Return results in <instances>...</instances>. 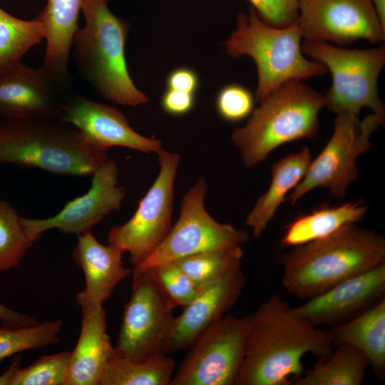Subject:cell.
<instances>
[{"instance_id": "obj_39", "label": "cell", "mask_w": 385, "mask_h": 385, "mask_svg": "<svg viewBox=\"0 0 385 385\" xmlns=\"http://www.w3.org/2000/svg\"><path fill=\"white\" fill-rule=\"evenodd\" d=\"M3 310V304L0 303V313L2 312Z\"/></svg>"}, {"instance_id": "obj_27", "label": "cell", "mask_w": 385, "mask_h": 385, "mask_svg": "<svg viewBox=\"0 0 385 385\" xmlns=\"http://www.w3.org/2000/svg\"><path fill=\"white\" fill-rule=\"evenodd\" d=\"M45 37V26L38 16L24 20L0 7V75L19 63L23 56Z\"/></svg>"}, {"instance_id": "obj_28", "label": "cell", "mask_w": 385, "mask_h": 385, "mask_svg": "<svg viewBox=\"0 0 385 385\" xmlns=\"http://www.w3.org/2000/svg\"><path fill=\"white\" fill-rule=\"evenodd\" d=\"M242 256L241 246H235L186 256L173 262L202 289L240 265Z\"/></svg>"}, {"instance_id": "obj_33", "label": "cell", "mask_w": 385, "mask_h": 385, "mask_svg": "<svg viewBox=\"0 0 385 385\" xmlns=\"http://www.w3.org/2000/svg\"><path fill=\"white\" fill-rule=\"evenodd\" d=\"M253 94L239 84H229L220 89L216 98L219 115L228 122H238L250 116L255 109Z\"/></svg>"}, {"instance_id": "obj_26", "label": "cell", "mask_w": 385, "mask_h": 385, "mask_svg": "<svg viewBox=\"0 0 385 385\" xmlns=\"http://www.w3.org/2000/svg\"><path fill=\"white\" fill-rule=\"evenodd\" d=\"M175 371V361L168 354L135 361L114 351L99 385H171Z\"/></svg>"}, {"instance_id": "obj_17", "label": "cell", "mask_w": 385, "mask_h": 385, "mask_svg": "<svg viewBox=\"0 0 385 385\" xmlns=\"http://www.w3.org/2000/svg\"><path fill=\"white\" fill-rule=\"evenodd\" d=\"M61 121L75 127L92 144L108 149L125 147L148 154L163 148L160 140L137 133L117 108L74 93L64 106Z\"/></svg>"}, {"instance_id": "obj_15", "label": "cell", "mask_w": 385, "mask_h": 385, "mask_svg": "<svg viewBox=\"0 0 385 385\" xmlns=\"http://www.w3.org/2000/svg\"><path fill=\"white\" fill-rule=\"evenodd\" d=\"M91 175L90 189L67 202L56 215L45 219L21 217L25 231L34 242L51 229L77 236L90 232L110 213L120 210L126 190L118 185L119 170L115 162L109 158Z\"/></svg>"}, {"instance_id": "obj_3", "label": "cell", "mask_w": 385, "mask_h": 385, "mask_svg": "<svg viewBox=\"0 0 385 385\" xmlns=\"http://www.w3.org/2000/svg\"><path fill=\"white\" fill-rule=\"evenodd\" d=\"M108 152L63 121L0 118V165L87 176L109 159Z\"/></svg>"}, {"instance_id": "obj_23", "label": "cell", "mask_w": 385, "mask_h": 385, "mask_svg": "<svg viewBox=\"0 0 385 385\" xmlns=\"http://www.w3.org/2000/svg\"><path fill=\"white\" fill-rule=\"evenodd\" d=\"M84 0H48L38 15L46 29V47L42 66L62 77H71L68 62L78 16Z\"/></svg>"}, {"instance_id": "obj_22", "label": "cell", "mask_w": 385, "mask_h": 385, "mask_svg": "<svg viewBox=\"0 0 385 385\" xmlns=\"http://www.w3.org/2000/svg\"><path fill=\"white\" fill-rule=\"evenodd\" d=\"M311 160V150L304 147L273 165L268 189L257 199L245 220L255 237L262 236L278 207L284 201L286 195L304 176Z\"/></svg>"}, {"instance_id": "obj_18", "label": "cell", "mask_w": 385, "mask_h": 385, "mask_svg": "<svg viewBox=\"0 0 385 385\" xmlns=\"http://www.w3.org/2000/svg\"><path fill=\"white\" fill-rule=\"evenodd\" d=\"M245 281L240 265L202 289L175 317L169 354L190 346L201 333L222 317L240 298Z\"/></svg>"}, {"instance_id": "obj_16", "label": "cell", "mask_w": 385, "mask_h": 385, "mask_svg": "<svg viewBox=\"0 0 385 385\" xmlns=\"http://www.w3.org/2000/svg\"><path fill=\"white\" fill-rule=\"evenodd\" d=\"M385 297V262L317 294L291 312L313 326L345 322Z\"/></svg>"}, {"instance_id": "obj_31", "label": "cell", "mask_w": 385, "mask_h": 385, "mask_svg": "<svg viewBox=\"0 0 385 385\" xmlns=\"http://www.w3.org/2000/svg\"><path fill=\"white\" fill-rule=\"evenodd\" d=\"M71 352L61 351L38 358L31 365L20 366L11 385H65Z\"/></svg>"}, {"instance_id": "obj_2", "label": "cell", "mask_w": 385, "mask_h": 385, "mask_svg": "<svg viewBox=\"0 0 385 385\" xmlns=\"http://www.w3.org/2000/svg\"><path fill=\"white\" fill-rule=\"evenodd\" d=\"M282 285L289 294L309 299L385 262V239L356 222L295 246L279 258Z\"/></svg>"}, {"instance_id": "obj_8", "label": "cell", "mask_w": 385, "mask_h": 385, "mask_svg": "<svg viewBox=\"0 0 385 385\" xmlns=\"http://www.w3.org/2000/svg\"><path fill=\"white\" fill-rule=\"evenodd\" d=\"M384 122L373 113L363 120L351 113L337 114L329 140L311 160L304 176L287 197L290 204H296L317 188L327 189L336 198L345 197L349 186L358 175L357 158L370 150L371 137Z\"/></svg>"}, {"instance_id": "obj_24", "label": "cell", "mask_w": 385, "mask_h": 385, "mask_svg": "<svg viewBox=\"0 0 385 385\" xmlns=\"http://www.w3.org/2000/svg\"><path fill=\"white\" fill-rule=\"evenodd\" d=\"M366 211V206L361 201L336 206L322 205L289 222L285 227L281 245L293 247L324 237L346 224L361 220Z\"/></svg>"}, {"instance_id": "obj_10", "label": "cell", "mask_w": 385, "mask_h": 385, "mask_svg": "<svg viewBox=\"0 0 385 385\" xmlns=\"http://www.w3.org/2000/svg\"><path fill=\"white\" fill-rule=\"evenodd\" d=\"M159 172L125 223L114 225L108 242L129 254L133 267H138L165 240L172 227L175 183L180 155L162 148L157 153Z\"/></svg>"}, {"instance_id": "obj_38", "label": "cell", "mask_w": 385, "mask_h": 385, "mask_svg": "<svg viewBox=\"0 0 385 385\" xmlns=\"http://www.w3.org/2000/svg\"><path fill=\"white\" fill-rule=\"evenodd\" d=\"M375 12L385 29V0H370Z\"/></svg>"}, {"instance_id": "obj_19", "label": "cell", "mask_w": 385, "mask_h": 385, "mask_svg": "<svg viewBox=\"0 0 385 385\" xmlns=\"http://www.w3.org/2000/svg\"><path fill=\"white\" fill-rule=\"evenodd\" d=\"M125 252L118 246L104 245L91 231L78 235L72 257L83 272L85 288L76 295V302L103 304L115 287L131 274L123 265Z\"/></svg>"}, {"instance_id": "obj_14", "label": "cell", "mask_w": 385, "mask_h": 385, "mask_svg": "<svg viewBox=\"0 0 385 385\" xmlns=\"http://www.w3.org/2000/svg\"><path fill=\"white\" fill-rule=\"evenodd\" d=\"M302 38L342 46L363 39L382 43V26L370 0H298Z\"/></svg>"}, {"instance_id": "obj_9", "label": "cell", "mask_w": 385, "mask_h": 385, "mask_svg": "<svg viewBox=\"0 0 385 385\" xmlns=\"http://www.w3.org/2000/svg\"><path fill=\"white\" fill-rule=\"evenodd\" d=\"M173 309L149 270H133L132 292L124 307L115 353L135 361L168 354L176 317Z\"/></svg>"}, {"instance_id": "obj_21", "label": "cell", "mask_w": 385, "mask_h": 385, "mask_svg": "<svg viewBox=\"0 0 385 385\" xmlns=\"http://www.w3.org/2000/svg\"><path fill=\"white\" fill-rule=\"evenodd\" d=\"M334 346L348 344L360 350L378 379L385 376V297L355 317L331 326Z\"/></svg>"}, {"instance_id": "obj_7", "label": "cell", "mask_w": 385, "mask_h": 385, "mask_svg": "<svg viewBox=\"0 0 385 385\" xmlns=\"http://www.w3.org/2000/svg\"><path fill=\"white\" fill-rule=\"evenodd\" d=\"M302 51L309 59L323 64L332 75V86L324 95L325 108L336 115H356L363 108H369L385 120V106L378 92V80L385 66L384 43L351 49L304 40Z\"/></svg>"}, {"instance_id": "obj_5", "label": "cell", "mask_w": 385, "mask_h": 385, "mask_svg": "<svg viewBox=\"0 0 385 385\" xmlns=\"http://www.w3.org/2000/svg\"><path fill=\"white\" fill-rule=\"evenodd\" d=\"M259 102L246 124L231 134L247 168L265 161L284 143L314 137L324 107V95L295 80L279 85Z\"/></svg>"}, {"instance_id": "obj_29", "label": "cell", "mask_w": 385, "mask_h": 385, "mask_svg": "<svg viewBox=\"0 0 385 385\" xmlns=\"http://www.w3.org/2000/svg\"><path fill=\"white\" fill-rule=\"evenodd\" d=\"M62 326V322L56 319L25 327H0V363L23 351L56 344Z\"/></svg>"}, {"instance_id": "obj_1", "label": "cell", "mask_w": 385, "mask_h": 385, "mask_svg": "<svg viewBox=\"0 0 385 385\" xmlns=\"http://www.w3.org/2000/svg\"><path fill=\"white\" fill-rule=\"evenodd\" d=\"M245 354L236 385H289L304 372L302 359L329 356L334 346L328 330L292 314L272 295L247 316Z\"/></svg>"}, {"instance_id": "obj_35", "label": "cell", "mask_w": 385, "mask_h": 385, "mask_svg": "<svg viewBox=\"0 0 385 385\" xmlns=\"http://www.w3.org/2000/svg\"><path fill=\"white\" fill-rule=\"evenodd\" d=\"M195 105V94L167 88L161 98L163 111L173 115H183L190 112Z\"/></svg>"}, {"instance_id": "obj_25", "label": "cell", "mask_w": 385, "mask_h": 385, "mask_svg": "<svg viewBox=\"0 0 385 385\" xmlns=\"http://www.w3.org/2000/svg\"><path fill=\"white\" fill-rule=\"evenodd\" d=\"M329 356L318 359L314 365L297 379L293 385H361L367 368L366 356L358 349L339 344Z\"/></svg>"}, {"instance_id": "obj_12", "label": "cell", "mask_w": 385, "mask_h": 385, "mask_svg": "<svg viewBox=\"0 0 385 385\" xmlns=\"http://www.w3.org/2000/svg\"><path fill=\"white\" fill-rule=\"evenodd\" d=\"M247 316L224 315L192 344L171 385H236L245 354Z\"/></svg>"}, {"instance_id": "obj_20", "label": "cell", "mask_w": 385, "mask_h": 385, "mask_svg": "<svg viewBox=\"0 0 385 385\" xmlns=\"http://www.w3.org/2000/svg\"><path fill=\"white\" fill-rule=\"evenodd\" d=\"M81 329L71 352L65 385H99L102 374L114 354L107 333L103 304L81 303Z\"/></svg>"}, {"instance_id": "obj_37", "label": "cell", "mask_w": 385, "mask_h": 385, "mask_svg": "<svg viewBox=\"0 0 385 385\" xmlns=\"http://www.w3.org/2000/svg\"><path fill=\"white\" fill-rule=\"evenodd\" d=\"M21 355H16L9 366V368L1 375H0V385H11V382L17 369L21 365Z\"/></svg>"}, {"instance_id": "obj_32", "label": "cell", "mask_w": 385, "mask_h": 385, "mask_svg": "<svg viewBox=\"0 0 385 385\" xmlns=\"http://www.w3.org/2000/svg\"><path fill=\"white\" fill-rule=\"evenodd\" d=\"M148 270L173 307L187 306L202 290L173 262Z\"/></svg>"}, {"instance_id": "obj_34", "label": "cell", "mask_w": 385, "mask_h": 385, "mask_svg": "<svg viewBox=\"0 0 385 385\" xmlns=\"http://www.w3.org/2000/svg\"><path fill=\"white\" fill-rule=\"evenodd\" d=\"M248 1L260 17L272 26L285 27L298 19V0Z\"/></svg>"}, {"instance_id": "obj_11", "label": "cell", "mask_w": 385, "mask_h": 385, "mask_svg": "<svg viewBox=\"0 0 385 385\" xmlns=\"http://www.w3.org/2000/svg\"><path fill=\"white\" fill-rule=\"evenodd\" d=\"M207 191L204 178L188 189L182 199L175 225L149 257L133 270H145L206 251L241 246L249 240L246 231L220 223L208 213L205 205Z\"/></svg>"}, {"instance_id": "obj_30", "label": "cell", "mask_w": 385, "mask_h": 385, "mask_svg": "<svg viewBox=\"0 0 385 385\" xmlns=\"http://www.w3.org/2000/svg\"><path fill=\"white\" fill-rule=\"evenodd\" d=\"M33 244L16 210L0 197V271L18 266Z\"/></svg>"}, {"instance_id": "obj_36", "label": "cell", "mask_w": 385, "mask_h": 385, "mask_svg": "<svg viewBox=\"0 0 385 385\" xmlns=\"http://www.w3.org/2000/svg\"><path fill=\"white\" fill-rule=\"evenodd\" d=\"M166 83L168 88L195 94L199 86V78L194 71L180 68L170 73Z\"/></svg>"}, {"instance_id": "obj_4", "label": "cell", "mask_w": 385, "mask_h": 385, "mask_svg": "<svg viewBox=\"0 0 385 385\" xmlns=\"http://www.w3.org/2000/svg\"><path fill=\"white\" fill-rule=\"evenodd\" d=\"M109 0H84L86 24L73 39V56L82 77L105 98L126 106L149 101L129 73L125 53L128 23L114 15Z\"/></svg>"}, {"instance_id": "obj_13", "label": "cell", "mask_w": 385, "mask_h": 385, "mask_svg": "<svg viewBox=\"0 0 385 385\" xmlns=\"http://www.w3.org/2000/svg\"><path fill=\"white\" fill-rule=\"evenodd\" d=\"M71 78L43 66L20 62L0 75V117L14 120H62L64 106L73 94Z\"/></svg>"}, {"instance_id": "obj_6", "label": "cell", "mask_w": 385, "mask_h": 385, "mask_svg": "<svg viewBox=\"0 0 385 385\" xmlns=\"http://www.w3.org/2000/svg\"><path fill=\"white\" fill-rule=\"evenodd\" d=\"M302 34L297 20L285 27L262 20L250 6L240 12L237 26L223 43L230 56L251 57L257 71L255 100L258 102L272 90L289 81H303L327 74L322 63L308 59L302 51Z\"/></svg>"}]
</instances>
